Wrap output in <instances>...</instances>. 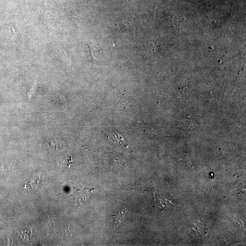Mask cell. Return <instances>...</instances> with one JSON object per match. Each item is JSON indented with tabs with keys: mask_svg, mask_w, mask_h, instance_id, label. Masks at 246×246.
<instances>
[{
	"mask_svg": "<svg viewBox=\"0 0 246 246\" xmlns=\"http://www.w3.org/2000/svg\"><path fill=\"white\" fill-rule=\"evenodd\" d=\"M126 210L125 209H123L121 210L120 211H119V215L117 217V219L116 220L115 222V227L118 228L119 225L120 224L121 221H123L126 214Z\"/></svg>",
	"mask_w": 246,
	"mask_h": 246,
	"instance_id": "obj_1",
	"label": "cell"
}]
</instances>
